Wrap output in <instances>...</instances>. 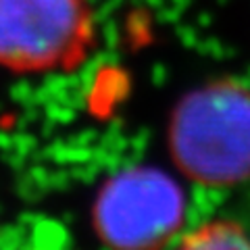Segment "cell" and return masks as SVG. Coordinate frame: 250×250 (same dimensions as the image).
Instances as JSON below:
<instances>
[{"label": "cell", "instance_id": "cell-3", "mask_svg": "<svg viewBox=\"0 0 250 250\" xmlns=\"http://www.w3.org/2000/svg\"><path fill=\"white\" fill-rule=\"evenodd\" d=\"M186 219V194L156 167H125L100 186L92 223L108 250H163Z\"/></svg>", "mask_w": 250, "mask_h": 250}, {"label": "cell", "instance_id": "cell-2", "mask_svg": "<svg viewBox=\"0 0 250 250\" xmlns=\"http://www.w3.org/2000/svg\"><path fill=\"white\" fill-rule=\"evenodd\" d=\"M90 0H0V69L17 75L71 73L96 46Z\"/></svg>", "mask_w": 250, "mask_h": 250}, {"label": "cell", "instance_id": "cell-1", "mask_svg": "<svg viewBox=\"0 0 250 250\" xmlns=\"http://www.w3.org/2000/svg\"><path fill=\"white\" fill-rule=\"evenodd\" d=\"M167 146L175 167L200 186L228 188L250 177V88L217 80L173 106Z\"/></svg>", "mask_w": 250, "mask_h": 250}, {"label": "cell", "instance_id": "cell-4", "mask_svg": "<svg viewBox=\"0 0 250 250\" xmlns=\"http://www.w3.org/2000/svg\"><path fill=\"white\" fill-rule=\"evenodd\" d=\"M175 250H250V238L233 221H210L188 233Z\"/></svg>", "mask_w": 250, "mask_h": 250}]
</instances>
